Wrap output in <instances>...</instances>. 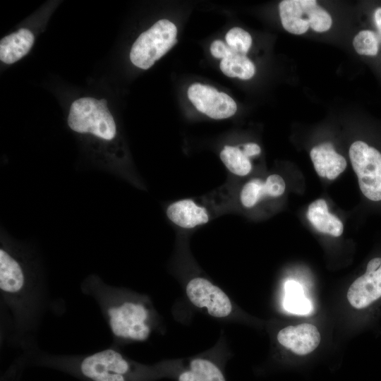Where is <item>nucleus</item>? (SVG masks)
I'll list each match as a JSON object with an SVG mask.
<instances>
[{
  "mask_svg": "<svg viewBox=\"0 0 381 381\" xmlns=\"http://www.w3.org/2000/svg\"><path fill=\"white\" fill-rule=\"evenodd\" d=\"M185 294L190 303L217 319L228 318L233 304L227 294L218 286L203 277H193L186 283Z\"/></svg>",
  "mask_w": 381,
  "mask_h": 381,
  "instance_id": "nucleus-7",
  "label": "nucleus"
},
{
  "mask_svg": "<svg viewBox=\"0 0 381 381\" xmlns=\"http://www.w3.org/2000/svg\"><path fill=\"white\" fill-rule=\"evenodd\" d=\"M285 188L284 180L276 174L268 176L265 180L253 179L242 187L239 200L244 207L252 208L264 198L281 196Z\"/></svg>",
  "mask_w": 381,
  "mask_h": 381,
  "instance_id": "nucleus-12",
  "label": "nucleus"
},
{
  "mask_svg": "<svg viewBox=\"0 0 381 381\" xmlns=\"http://www.w3.org/2000/svg\"><path fill=\"white\" fill-rule=\"evenodd\" d=\"M219 157L227 170L235 176L243 177L252 170L250 158L244 154L241 145H225L219 153Z\"/></svg>",
  "mask_w": 381,
  "mask_h": 381,
  "instance_id": "nucleus-18",
  "label": "nucleus"
},
{
  "mask_svg": "<svg viewBox=\"0 0 381 381\" xmlns=\"http://www.w3.org/2000/svg\"><path fill=\"white\" fill-rule=\"evenodd\" d=\"M349 153L362 193L370 200H381V153L361 140L352 143Z\"/></svg>",
  "mask_w": 381,
  "mask_h": 381,
  "instance_id": "nucleus-6",
  "label": "nucleus"
},
{
  "mask_svg": "<svg viewBox=\"0 0 381 381\" xmlns=\"http://www.w3.org/2000/svg\"><path fill=\"white\" fill-rule=\"evenodd\" d=\"M184 365L202 381H226L222 363L211 356H197L189 358Z\"/></svg>",
  "mask_w": 381,
  "mask_h": 381,
  "instance_id": "nucleus-17",
  "label": "nucleus"
},
{
  "mask_svg": "<svg viewBox=\"0 0 381 381\" xmlns=\"http://www.w3.org/2000/svg\"><path fill=\"white\" fill-rule=\"evenodd\" d=\"M188 97L199 111L213 119H227L236 112V104L229 95L208 85L192 84Z\"/></svg>",
  "mask_w": 381,
  "mask_h": 381,
  "instance_id": "nucleus-8",
  "label": "nucleus"
},
{
  "mask_svg": "<svg viewBox=\"0 0 381 381\" xmlns=\"http://www.w3.org/2000/svg\"><path fill=\"white\" fill-rule=\"evenodd\" d=\"M0 290L19 329H25L35 323L42 292L28 282L20 262L4 248L0 250Z\"/></svg>",
  "mask_w": 381,
  "mask_h": 381,
  "instance_id": "nucleus-2",
  "label": "nucleus"
},
{
  "mask_svg": "<svg viewBox=\"0 0 381 381\" xmlns=\"http://www.w3.org/2000/svg\"><path fill=\"white\" fill-rule=\"evenodd\" d=\"M34 40L32 32L25 28L4 37L0 42L1 61L8 64L18 61L30 50Z\"/></svg>",
  "mask_w": 381,
  "mask_h": 381,
  "instance_id": "nucleus-15",
  "label": "nucleus"
},
{
  "mask_svg": "<svg viewBox=\"0 0 381 381\" xmlns=\"http://www.w3.org/2000/svg\"><path fill=\"white\" fill-rule=\"evenodd\" d=\"M70 358L77 363L80 375L90 381H150L161 377L157 365H141L113 348Z\"/></svg>",
  "mask_w": 381,
  "mask_h": 381,
  "instance_id": "nucleus-3",
  "label": "nucleus"
},
{
  "mask_svg": "<svg viewBox=\"0 0 381 381\" xmlns=\"http://www.w3.org/2000/svg\"><path fill=\"white\" fill-rule=\"evenodd\" d=\"M381 298V258L371 259L365 272L349 286L347 299L356 309L369 306Z\"/></svg>",
  "mask_w": 381,
  "mask_h": 381,
  "instance_id": "nucleus-9",
  "label": "nucleus"
},
{
  "mask_svg": "<svg viewBox=\"0 0 381 381\" xmlns=\"http://www.w3.org/2000/svg\"><path fill=\"white\" fill-rule=\"evenodd\" d=\"M284 308L294 314L308 315L312 310V304L304 294L302 286L297 282L289 280L285 283Z\"/></svg>",
  "mask_w": 381,
  "mask_h": 381,
  "instance_id": "nucleus-19",
  "label": "nucleus"
},
{
  "mask_svg": "<svg viewBox=\"0 0 381 381\" xmlns=\"http://www.w3.org/2000/svg\"><path fill=\"white\" fill-rule=\"evenodd\" d=\"M161 377H171L176 381H202L182 361L161 363L157 365Z\"/></svg>",
  "mask_w": 381,
  "mask_h": 381,
  "instance_id": "nucleus-21",
  "label": "nucleus"
},
{
  "mask_svg": "<svg viewBox=\"0 0 381 381\" xmlns=\"http://www.w3.org/2000/svg\"><path fill=\"white\" fill-rule=\"evenodd\" d=\"M241 147L244 154L249 158L257 156L261 152L260 147L255 143H245L241 145Z\"/></svg>",
  "mask_w": 381,
  "mask_h": 381,
  "instance_id": "nucleus-26",
  "label": "nucleus"
},
{
  "mask_svg": "<svg viewBox=\"0 0 381 381\" xmlns=\"http://www.w3.org/2000/svg\"><path fill=\"white\" fill-rule=\"evenodd\" d=\"M177 28L167 19L155 23L150 29L141 33L133 43L130 59L133 65L150 68L176 42Z\"/></svg>",
  "mask_w": 381,
  "mask_h": 381,
  "instance_id": "nucleus-5",
  "label": "nucleus"
},
{
  "mask_svg": "<svg viewBox=\"0 0 381 381\" xmlns=\"http://www.w3.org/2000/svg\"><path fill=\"white\" fill-rule=\"evenodd\" d=\"M353 45L356 52L361 55L375 56L379 50L377 35L368 30L360 31L354 37Z\"/></svg>",
  "mask_w": 381,
  "mask_h": 381,
  "instance_id": "nucleus-22",
  "label": "nucleus"
},
{
  "mask_svg": "<svg viewBox=\"0 0 381 381\" xmlns=\"http://www.w3.org/2000/svg\"><path fill=\"white\" fill-rule=\"evenodd\" d=\"M166 214L176 226L193 229L208 223L212 217L210 207L196 199L183 198L168 205Z\"/></svg>",
  "mask_w": 381,
  "mask_h": 381,
  "instance_id": "nucleus-10",
  "label": "nucleus"
},
{
  "mask_svg": "<svg viewBox=\"0 0 381 381\" xmlns=\"http://www.w3.org/2000/svg\"><path fill=\"white\" fill-rule=\"evenodd\" d=\"M219 68L226 76L242 80L251 78L255 72L253 63L246 55L234 53L221 60Z\"/></svg>",
  "mask_w": 381,
  "mask_h": 381,
  "instance_id": "nucleus-20",
  "label": "nucleus"
},
{
  "mask_svg": "<svg viewBox=\"0 0 381 381\" xmlns=\"http://www.w3.org/2000/svg\"><path fill=\"white\" fill-rule=\"evenodd\" d=\"M226 43L236 53L246 55L252 44L250 35L243 29L234 27L225 36Z\"/></svg>",
  "mask_w": 381,
  "mask_h": 381,
  "instance_id": "nucleus-24",
  "label": "nucleus"
},
{
  "mask_svg": "<svg viewBox=\"0 0 381 381\" xmlns=\"http://www.w3.org/2000/svg\"><path fill=\"white\" fill-rule=\"evenodd\" d=\"M310 156L317 174L329 180L338 177L347 165L346 159L337 153L329 143L313 147Z\"/></svg>",
  "mask_w": 381,
  "mask_h": 381,
  "instance_id": "nucleus-13",
  "label": "nucleus"
},
{
  "mask_svg": "<svg viewBox=\"0 0 381 381\" xmlns=\"http://www.w3.org/2000/svg\"><path fill=\"white\" fill-rule=\"evenodd\" d=\"M83 292L97 302L116 341L143 342L149 339L155 327L157 316L148 298L99 281L87 282Z\"/></svg>",
  "mask_w": 381,
  "mask_h": 381,
  "instance_id": "nucleus-1",
  "label": "nucleus"
},
{
  "mask_svg": "<svg viewBox=\"0 0 381 381\" xmlns=\"http://www.w3.org/2000/svg\"><path fill=\"white\" fill-rule=\"evenodd\" d=\"M309 0H284L279 11L284 28L290 33L302 35L308 30Z\"/></svg>",
  "mask_w": 381,
  "mask_h": 381,
  "instance_id": "nucleus-14",
  "label": "nucleus"
},
{
  "mask_svg": "<svg viewBox=\"0 0 381 381\" xmlns=\"http://www.w3.org/2000/svg\"><path fill=\"white\" fill-rule=\"evenodd\" d=\"M309 26L318 32L327 31L332 26L330 15L315 0H309L308 6Z\"/></svg>",
  "mask_w": 381,
  "mask_h": 381,
  "instance_id": "nucleus-23",
  "label": "nucleus"
},
{
  "mask_svg": "<svg viewBox=\"0 0 381 381\" xmlns=\"http://www.w3.org/2000/svg\"><path fill=\"white\" fill-rule=\"evenodd\" d=\"M277 339L282 346L297 355L303 356L311 353L318 346L321 337L315 325L302 323L282 329Z\"/></svg>",
  "mask_w": 381,
  "mask_h": 381,
  "instance_id": "nucleus-11",
  "label": "nucleus"
},
{
  "mask_svg": "<svg viewBox=\"0 0 381 381\" xmlns=\"http://www.w3.org/2000/svg\"><path fill=\"white\" fill-rule=\"evenodd\" d=\"M68 124L75 132L90 133L107 140H112L116 132L105 99L83 97L74 101L70 108Z\"/></svg>",
  "mask_w": 381,
  "mask_h": 381,
  "instance_id": "nucleus-4",
  "label": "nucleus"
},
{
  "mask_svg": "<svg viewBox=\"0 0 381 381\" xmlns=\"http://www.w3.org/2000/svg\"><path fill=\"white\" fill-rule=\"evenodd\" d=\"M210 52L217 59H225L229 56L236 53L226 43L222 40H217L212 42L210 45Z\"/></svg>",
  "mask_w": 381,
  "mask_h": 381,
  "instance_id": "nucleus-25",
  "label": "nucleus"
},
{
  "mask_svg": "<svg viewBox=\"0 0 381 381\" xmlns=\"http://www.w3.org/2000/svg\"><path fill=\"white\" fill-rule=\"evenodd\" d=\"M374 17L377 29L381 33V7H379L375 10Z\"/></svg>",
  "mask_w": 381,
  "mask_h": 381,
  "instance_id": "nucleus-27",
  "label": "nucleus"
},
{
  "mask_svg": "<svg viewBox=\"0 0 381 381\" xmlns=\"http://www.w3.org/2000/svg\"><path fill=\"white\" fill-rule=\"evenodd\" d=\"M306 215L309 222L318 231L335 237L342 234L344 226L341 221L329 212L324 199H318L310 203Z\"/></svg>",
  "mask_w": 381,
  "mask_h": 381,
  "instance_id": "nucleus-16",
  "label": "nucleus"
}]
</instances>
